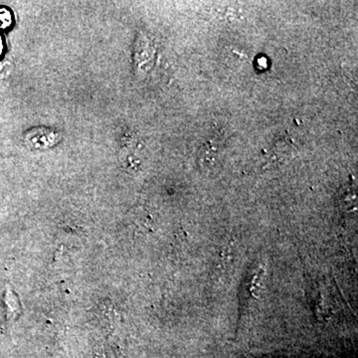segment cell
Wrapping results in <instances>:
<instances>
[{
  "label": "cell",
  "instance_id": "cell-1",
  "mask_svg": "<svg viewBox=\"0 0 358 358\" xmlns=\"http://www.w3.org/2000/svg\"><path fill=\"white\" fill-rule=\"evenodd\" d=\"M58 138V134L53 133L49 129H35L25 134V143L28 145L34 147L33 148L35 150H41V148L52 147L57 143Z\"/></svg>",
  "mask_w": 358,
  "mask_h": 358
},
{
  "label": "cell",
  "instance_id": "cell-2",
  "mask_svg": "<svg viewBox=\"0 0 358 358\" xmlns=\"http://www.w3.org/2000/svg\"><path fill=\"white\" fill-rule=\"evenodd\" d=\"M11 24V13L6 8H0V28H6Z\"/></svg>",
  "mask_w": 358,
  "mask_h": 358
},
{
  "label": "cell",
  "instance_id": "cell-3",
  "mask_svg": "<svg viewBox=\"0 0 358 358\" xmlns=\"http://www.w3.org/2000/svg\"><path fill=\"white\" fill-rule=\"evenodd\" d=\"M2 50H3V43H2V39L0 37V55H1Z\"/></svg>",
  "mask_w": 358,
  "mask_h": 358
}]
</instances>
